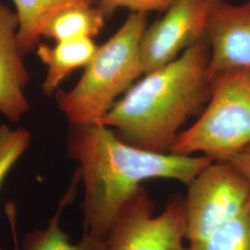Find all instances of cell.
Wrapping results in <instances>:
<instances>
[{"mask_svg":"<svg viewBox=\"0 0 250 250\" xmlns=\"http://www.w3.org/2000/svg\"><path fill=\"white\" fill-rule=\"evenodd\" d=\"M31 134L23 128L0 126V189L10 170L27 151Z\"/></svg>","mask_w":250,"mask_h":250,"instance_id":"9a60e30c","label":"cell"},{"mask_svg":"<svg viewBox=\"0 0 250 250\" xmlns=\"http://www.w3.org/2000/svg\"><path fill=\"white\" fill-rule=\"evenodd\" d=\"M210 50L205 39L171 62L144 74L98 124L115 130L129 145L170 153L187 122L210 94L207 77Z\"/></svg>","mask_w":250,"mask_h":250,"instance_id":"7a4b0ae2","label":"cell"},{"mask_svg":"<svg viewBox=\"0 0 250 250\" xmlns=\"http://www.w3.org/2000/svg\"><path fill=\"white\" fill-rule=\"evenodd\" d=\"M216 1L174 0L165 15L146 29L140 45L144 74L171 62L204 39L208 17Z\"/></svg>","mask_w":250,"mask_h":250,"instance_id":"52a82bcc","label":"cell"},{"mask_svg":"<svg viewBox=\"0 0 250 250\" xmlns=\"http://www.w3.org/2000/svg\"><path fill=\"white\" fill-rule=\"evenodd\" d=\"M204 39L210 50L207 69L209 85L223 72L250 71V0L242 5L216 1L208 17Z\"/></svg>","mask_w":250,"mask_h":250,"instance_id":"ba28073f","label":"cell"},{"mask_svg":"<svg viewBox=\"0 0 250 250\" xmlns=\"http://www.w3.org/2000/svg\"><path fill=\"white\" fill-rule=\"evenodd\" d=\"M187 250H250V198L230 221Z\"/></svg>","mask_w":250,"mask_h":250,"instance_id":"5bb4252c","label":"cell"},{"mask_svg":"<svg viewBox=\"0 0 250 250\" xmlns=\"http://www.w3.org/2000/svg\"><path fill=\"white\" fill-rule=\"evenodd\" d=\"M68 154L78 164L83 188L82 212L84 231L107 237L125 203L150 179L188 184L210 164L207 156L148 151L122 140L98 123L72 125Z\"/></svg>","mask_w":250,"mask_h":250,"instance_id":"6da1fadb","label":"cell"},{"mask_svg":"<svg viewBox=\"0 0 250 250\" xmlns=\"http://www.w3.org/2000/svg\"><path fill=\"white\" fill-rule=\"evenodd\" d=\"M104 12L99 7L80 6L65 9L56 15L45 27L43 37L56 42L94 38L105 25Z\"/></svg>","mask_w":250,"mask_h":250,"instance_id":"4fadbf2b","label":"cell"},{"mask_svg":"<svg viewBox=\"0 0 250 250\" xmlns=\"http://www.w3.org/2000/svg\"><path fill=\"white\" fill-rule=\"evenodd\" d=\"M186 240L201 241L237 214L250 198V182L226 161H214L188 185Z\"/></svg>","mask_w":250,"mask_h":250,"instance_id":"5b68a950","label":"cell"},{"mask_svg":"<svg viewBox=\"0 0 250 250\" xmlns=\"http://www.w3.org/2000/svg\"><path fill=\"white\" fill-rule=\"evenodd\" d=\"M0 250H4V249H3V248H2V247H1V246H0Z\"/></svg>","mask_w":250,"mask_h":250,"instance_id":"ac0fdd59","label":"cell"},{"mask_svg":"<svg viewBox=\"0 0 250 250\" xmlns=\"http://www.w3.org/2000/svg\"><path fill=\"white\" fill-rule=\"evenodd\" d=\"M174 0H99V9L107 18L118 9H129L131 12L148 13L151 11H165Z\"/></svg>","mask_w":250,"mask_h":250,"instance_id":"2e32d148","label":"cell"},{"mask_svg":"<svg viewBox=\"0 0 250 250\" xmlns=\"http://www.w3.org/2000/svg\"><path fill=\"white\" fill-rule=\"evenodd\" d=\"M79 182L80 178L76 171L71 187L61 199L57 211L51 217L47 225L45 228H37L26 233L21 246L18 245L16 236L14 207H10L11 209H8V214L14 239V250H108L106 237L83 231L79 241L72 243L69 235L63 231L61 225L62 216L64 209L74 199Z\"/></svg>","mask_w":250,"mask_h":250,"instance_id":"30bf717a","label":"cell"},{"mask_svg":"<svg viewBox=\"0 0 250 250\" xmlns=\"http://www.w3.org/2000/svg\"><path fill=\"white\" fill-rule=\"evenodd\" d=\"M36 48L37 57L47 70L42 84L43 92L52 95L72 72L87 66L98 45L92 38H82L56 42L52 46L39 44Z\"/></svg>","mask_w":250,"mask_h":250,"instance_id":"8fae6325","label":"cell"},{"mask_svg":"<svg viewBox=\"0 0 250 250\" xmlns=\"http://www.w3.org/2000/svg\"><path fill=\"white\" fill-rule=\"evenodd\" d=\"M15 11L0 1V113L18 122L30 108L26 97L29 73L19 44Z\"/></svg>","mask_w":250,"mask_h":250,"instance_id":"9c48e42d","label":"cell"},{"mask_svg":"<svg viewBox=\"0 0 250 250\" xmlns=\"http://www.w3.org/2000/svg\"><path fill=\"white\" fill-rule=\"evenodd\" d=\"M155 205L141 187L120 210L107 233L108 250H187L184 197L172 195L164 209Z\"/></svg>","mask_w":250,"mask_h":250,"instance_id":"8992f818","label":"cell"},{"mask_svg":"<svg viewBox=\"0 0 250 250\" xmlns=\"http://www.w3.org/2000/svg\"><path fill=\"white\" fill-rule=\"evenodd\" d=\"M146 24V13L131 12L116 33L98 46L74 87L58 92V107L71 125L98 123L144 74L140 45Z\"/></svg>","mask_w":250,"mask_h":250,"instance_id":"3957f363","label":"cell"},{"mask_svg":"<svg viewBox=\"0 0 250 250\" xmlns=\"http://www.w3.org/2000/svg\"><path fill=\"white\" fill-rule=\"evenodd\" d=\"M250 182V145L232 155L227 161Z\"/></svg>","mask_w":250,"mask_h":250,"instance_id":"e0dca14e","label":"cell"},{"mask_svg":"<svg viewBox=\"0 0 250 250\" xmlns=\"http://www.w3.org/2000/svg\"><path fill=\"white\" fill-rule=\"evenodd\" d=\"M250 145V71L223 72L210 83L209 103L197 122L180 132L170 153H195L227 161Z\"/></svg>","mask_w":250,"mask_h":250,"instance_id":"277c9868","label":"cell"},{"mask_svg":"<svg viewBox=\"0 0 250 250\" xmlns=\"http://www.w3.org/2000/svg\"><path fill=\"white\" fill-rule=\"evenodd\" d=\"M18 16L19 44L22 53L33 51L39 45L45 27L65 9L93 6L96 0H12Z\"/></svg>","mask_w":250,"mask_h":250,"instance_id":"7c38bea8","label":"cell"}]
</instances>
